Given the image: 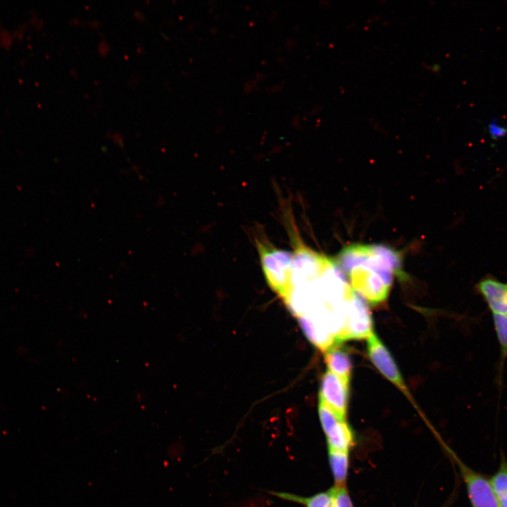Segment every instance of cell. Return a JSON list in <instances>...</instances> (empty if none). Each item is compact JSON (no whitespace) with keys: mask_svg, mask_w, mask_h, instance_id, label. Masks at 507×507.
Here are the masks:
<instances>
[{"mask_svg":"<svg viewBox=\"0 0 507 507\" xmlns=\"http://www.w3.org/2000/svg\"><path fill=\"white\" fill-rule=\"evenodd\" d=\"M465 483L472 507H499L490 480L452 454Z\"/></svg>","mask_w":507,"mask_h":507,"instance_id":"5","label":"cell"},{"mask_svg":"<svg viewBox=\"0 0 507 507\" xmlns=\"http://www.w3.org/2000/svg\"><path fill=\"white\" fill-rule=\"evenodd\" d=\"M494 327L500 345L501 365L507 357V314H492Z\"/></svg>","mask_w":507,"mask_h":507,"instance_id":"14","label":"cell"},{"mask_svg":"<svg viewBox=\"0 0 507 507\" xmlns=\"http://www.w3.org/2000/svg\"><path fill=\"white\" fill-rule=\"evenodd\" d=\"M328 449V458L335 486L346 485L349 468V451Z\"/></svg>","mask_w":507,"mask_h":507,"instance_id":"11","label":"cell"},{"mask_svg":"<svg viewBox=\"0 0 507 507\" xmlns=\"http://www.w3.org/2000/svg\"><path fill=\"white\" fill-rule=\"evenodd\" d=\"M333 507H354L346 485L334 486Z\"/></svg>","mask_w":507,"mask_h":507,"instance_id":"15","label":"cell"},{"mask_svg":"<svg viewBox=\"0 0 507 507\" xmlns=\"http://www.w3.org/2000/svg\"><path fill=\"white\" fill-rule=\"evenodd\" d=\"M318 413L326 436L327 449L350 451L354 444V432L346 422L323 403H319Z\"/></svg>","mask_w":507,"mask_h":507,"instance_id":"4","label":"cell"},{"mask_svg":"<svg viewBox=\"0 0 507 507\" xmlns=\"http://www.w3.org/2000/svg\"><path fill=\"white\" fill-rule=\"evenodd\" d=\"M298 318L305 335L319 349L326 351L336 344L334 336L317 317L309 313Z\"/></svg>","mask_w":507,"mask_h":507,"instance_id":"9","label":"cell"},{"mask_svg":"<svg viewBox=\"0 0 507 507\" xmlns=\"http://www.w3.org/2000/svg\"><path fill=\"white\" fill-rule=\"evenodd\" d=\"M339 344H335L325 351V361L329 371L350 382L351 359L348 350Z\"/></svg>","mask_w":507,"mask_h":507,"instance_id":"10","label":"cell"},{"mask_svg":"<svg viewBox=\"0 0 507 507\" xmlns=\"http://www.w3.org/2000/svg\"><path fill=\"white\" fill-rule=\"evenodd\" d=\"M477 289L492 314H507V283L487 277L478 283Z\"/></svg>","mask_w":507,"mask_h":507,"instance_id":"8","label":"cell"},{"mask_svg":"<svg viewBox=\"0 0 507 507\" xmlns=\"http://www.w3.org/2000/svg\"><path fill=\"white\" fill-rule=\"evenodd\" d=\"M335 262L352 289L370 304L378 305L388 297L401 258L384 245L352 244L342 249Z\"/></svg>","mask_w":507,"mask_h":507,"instance_id":"1","label":"cell"},{"mask_svg":"<svg viewBox=\"0 0 507 507\" xmlns=\"http://www.w3.org/2000/svg\"><path fill=\"white\" fill-rule=\"evenodd\" d=\"M373 333V320L368 306L354 291L346 304L343 327L336 337V344L351 339H368Z\"/></svg>","mask_w":507,"mask_h":507,"instance_id":"3","label":"cell"},{"mask_svg":"<svg viewBox=\"0 0 507 507\" xmlns=\"http://www.w3.org/2000/svg\"><path fill=\"white\" fill-rule=\"evenodd\" d=\"M499 507H507V459L501 458L499 465L489 479Z\"/></svg>","mask_w":507,"mask_h":507,"instance_id":"13","label":"cell"},{"mask_svg":"<svg viewBox=\"0 0 507 507\" xmlns=\"http://www.w3.org/2000/svg\"><path fill=\"white\" fill-rule=\"evenodd\" d=\"M255 244L268 284L284 299L292 289V252L275 246L264 237H256Z\"/></svg>","mask_w":507,"mask_h":507,"instance_id":"2","label":"cell"},{"mask_svg":"<svg viewBox=\"0 0 507 507\" xmlns=\"http://www.w3.org/2000/svg\"><path fill=\"white\" fill-rule=\"evenodd\" d=\"M349 382L329 370L323 375L320 382V401L343 420L346 418Z\"/></svg>","mask_w":507,"mask_h":507,"instance_id":"6","label":"cell"},{"mask_svg":"<svg viewBox=\"0 0 507 507\" xmlns=\"http://www.w3.org/2000/svg\"><path fill=\"white\" fill-rule=\"evenodd\" d=\"M367 352L372 363L378 371L409 396L403 377L392 356L374 332L368 338Z\"/></svg>","mask_w":507,"mask_h":507,"instance_id":"7","label":"cell"},{"mask_svg":"<svg viewBox=\"0 0 507 507\" xmlns=\"http://www.w3.org/2000/svg\"><path fill=\"white\" fill-rule=\"evenodd\" d=\"M275 494L283 499L299 503L305 507H333V488L308 497H303L289 493L277 492Z\"/></svg>","mask_w":507,"mask_h":507,"instance_id":"12","label":"cell"}]
</instances>
